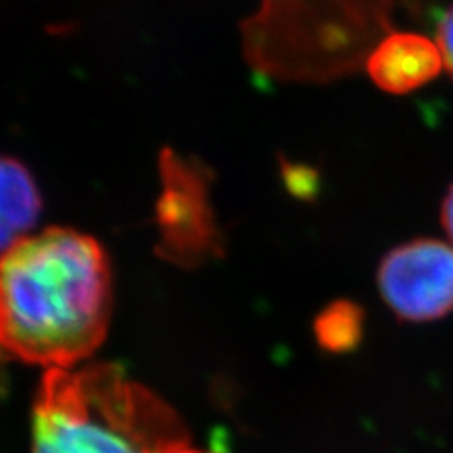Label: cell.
<instances>
[{
  "mask_svg": "<svg viewBox=\"0 0 453 453\" xmlns=\"http://www.w3.org/2000/svg\"><path fill=\"white\" fill-rule=\"evenodd\" d=\"M111 271L95 238L63 226L0 255V356L70 368L103 344Z\"/></svg>",
  "mask_w": 453,
  "mask_h": 453,
  "instance_id": "obj_1",
  "label": "cell"
},
{
  "mask_svg": "<svg viewBox=\"0 0 453 453\" xmlns=\"http://www.w3.org/2000/svg\"><path fill=\"white\" fill-rule=\"evenodd\" d=\"M35 453H178L186 425L118 365L50 368L33 416Z\"/></svg>",
  "mask_w": 453,
  "mask_h": 453,
  "instance_id": "obj_2",
  "label": "cell"
},
{
  "mask_svg": "<svg viewBox=\"0 0 453 453\" xmlns=\"http://www.w3.org/2000/svg\"><path fill=\"white\" fill-rule=\"evenodd\" d=\"M378 286L403 321L446 318L453 311V248L433 238L393 248L380 263Z\"/></svg>",
  "mask_w": 453,
  "mask_h": 453,
  "instance_id": "obj_3",
  "label": "cell"
},
{
  "mask_svg": "<svg viewBox=\"0 0 453 453\" xmlns=\"http://www.w3.org/2000/svg\"><path fill=\"white\" fill-rule=\"evenodd\" d=\"M444 65L438 44L414 33H395L368 57V76L381 91L403 95L434 80Z\"/></svg>",
  "mask_w": 453,
  "mask_h": 453,
  "instance_id": "obj_4",
  "label": "cell"
},
{
  "mask_svg": "<svg viewBox=\"0 0 453 453\" xmlns=\"http://www.w3.org/2000/svg\"><path fill=\"white\" fill-rule=\"evenodd\" d=\"M40 211L42 195L31 173L18 159L0 155V253L28 236Z\"/></svg>",
  "mask_w": 453,
  "mask_h": 453,
  "instance_id": "obj_5",
  "label": "cell"
},
{
  "mask_svg": "<svg viewBox=\"0 0 453 453\" xmlns=\"http://www.w3.org/2000/svg\"><path fill=\"white\" fill-rule=\"evenodd\" d=\"M363 310L351 301H338L325 308L316 321L318 342L329 351H348L363 338Z\"/></svg>",
  "mask_w": 453,
  "mask_h": 453,
  "instance_id": "obj_6",
  "label": "cell"
},
{
  "mask_svg": "<svg viewBox=\"0 0 453 453\" xmlns=\"http://www.w3.org/2000/svg\"><path fill=\"white\" fill-rule=\"evenodd\" d=\"M438 50L442 53L444 65L449 76L453 78V6L444 13L441 23H438Z\"/></svg>",
  "mask_w": 453,
  "mask_h": 453,
  "instance_id": "obj_7",
  "label": "cell"
},
{
  "mask_svg": "<svg viewBox=\"0 0 453 453\" xmlns=\"http://www.w3.org/2000/svg\"><path fill=\"white\" fill-rule=\"evenodd\" d=\"M441 221L448 236L453 240V186L448 189L441 210Z\"/></svg>",
  "mask_w": 453,
  "mask_h": 453,
  "instance_id": "obj_8",
  "label": "cell"
},
{
  "mask_svg": "<svg viewBox=\"0 0 453 453\" xmlns=\"http://www.w3.org/2000/svg\"><path fill=\"white\" fill-rule=\"evenodd\" d=\"M178 453H210V451H198V449H191V448H186V449H181V451H178Z\"/></svg>",
  "mask_w": 453,
  "mask_h": 453,
  "instance_id": "obj_9",
  "label": "cell"
}]
</instances>
